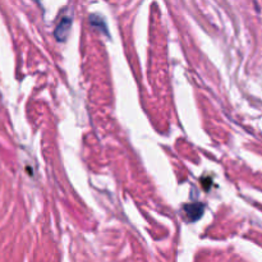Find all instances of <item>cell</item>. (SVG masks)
I'll return each instance as SVG.
<instances>
[{
	"instance_id": "cell-2",
	"label": "cell",
	"mask_w": 262,
	"mask_h": 262,
	"mask_svg": "<svg viewBox=\"0 0 262 262\" xmlns=\"http://www.w3.org/2000/svg\"><path fill=\"white\" fill-rule=\"evenodd\" d=\"M184 211L187 212L191 220H199L204 212V205L202 204H189L184 206Z\"/></svg>"
},
{
	"instance_id": "cell-1",
	"label": "cell",
	"mask_w": 262,
	"mask_h": 262,
	"mask_svg": "<svg viewBox=\"0 0 262 262\" xmlns=\"http://www.w3.org/2000/svg\"><path fill=\"white\" fill-rule=\"evenodd\" d=\"M71 25H72L71 18H64V19L59 23L58 27H56L55 30V36L59 41L66 40L67 36H68V31L69 28H71Z\"/></svg>"
}]
</instances>
